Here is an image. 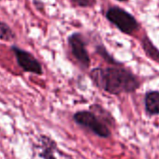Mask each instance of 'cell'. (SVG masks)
<instances>
[{
	"mask_svg": "<svg viewBox=\"0 0 159 159\" xmlns=\"http://www.w3.org/2000/svg\"><path fill=\"white\" fill-rule=\"evenodd\" d=\"M89 75L98 88L114 96L134 93L140 87L138 77L123 66L95 67Z\"/></svg>",
	"mask_w": 159,
	"mask_h": 159,
	"instance_id": "6da1fadb",
	"label": "cell"
},
{
	"mask_svg": "<svg viewBox=\"0 0 159 159\" xmlns=\"http://www.w3.org/2000/svg\"><path fill=\"white\" fill-rule=\"evenodd\" d=\"M73 121L78 125L87 128L96 136L107 139L111 135L109 125H113V117L100 105H92L90 111H79L73 114Z\"/></svg>",
	"mask_w": 159,
	"mask_h": 159,
	"instance_id": "7a4b0ae2",
	"label": "cell"
},
{
	"mask_svg": "<svg viewBox=\"0 0 159 159\" xmlns=\"http://www.w3.org/2000/svg\"><path fill=\"white\" fill-rule=\"evenodd\" d=\"M105 16L111 24L125 35H132L139 29V24L137 19L120 7L113 6L109 8Z\"/></svg>",
	"mask_w": 159,
	"mask_h": 159,
	"instance_id": "3957f363",
	"label": "cell"
},
{
	"mask_svg": "<svg viewBox=\"0 0 159 159\" xmlns=\"http://www.w3.org/2000/svg\"><path fill=\"white\" fill-rule=\"evenodd\" d=\"M67 43L71 54L83 68H89L91 59L86 48V42L81 33H73L67 38Z\"/></svg>",
	"mask_w": 159,
	"mask_h": 159,
	"instance_id": "277c9868",
	"label": "cell"
},
{
	"mask_svg": "<svg viewBox=\"0 0 159 159\" xmlns=\"http://www.w3.org/2000/svg\"><path fill=\"white\" fill-rule=\"evenodd\" d=\"M11 52H13L18 66L24 72L32 73L36 75H42L43 69L40 62L28 51H25L17 45H12L11 47Z\"/></svg>",
	"mask_w": 159,
	"mask_h": 159,
	"instance_id": "5b68a950",
	"label": "cell"
},
{
	"mask_svg": "<svg viewBox=\"0 0 159 159\" xmlns=\"http://www.w3.org/2000/svg\"><path fill=\"white\" fill-rule=\"evenodd\" d=\"M39 156L41 159H56L54 152L57 151L56 142L46 135H41L39 138Z\"/></svg>",
	"mask_w": 159,
	"mask_h": 159,
	"instance_id": "8992f818",
	"label": "cell"
},
{
	"mask_svg": "<svg viewBox=\"0 0 159 159\" xmlns=\"http://www.w3.org/2000/svg\"><path fill=\"white\" fill-rule=\"evenodd\" d=\"M144 110L150 116L159 115V91H148L144 96Z\"/></svg>",
	"mask_w": 159,
	"mask_h": 159,
	"instance_id": "52a82bcc",
	"label": "cell"
},
{
	"mask_svg": "<svg viewBox=\"0 0 159 159\" xmlns=\"http://www.w3.org/2000/svg\"><path fill=\"white\" fill-rule=\"evenodd\" d=\"M141 47L145 54L150 59H152L156 63H159V49L155 47L152 41L146 35H144L141 39Z\"/></svg>",
	"mask_w": 159,
	"mask_h": 159,
	"instance_id": "ba28073f",
	"label": "cell"
},
{
	"mask_svg": "<svg viewBox=\"0 0 159 159\" xmlns=\"http://www.w3.org/2000/svg\"><path fill=\"white\" fill-rule=\"evenodd\" d=\"M16 34L11 29V27L5 22L0 20V40L6 42H11L15 40Z\"/></svg>",
	"mask_w": 159,
	"mask_h": 159,
	"instance_id": "9c48e42d",
	"label": "cell"
},
{
	"mask_svg": "<svg viewBox=\"0 0 159 159\" xmlns=\"http://www.w3.org/2000/svg\"><path fill=\"white\" fill-rule=\"evenodd\" d=\"M96 50H97V52H98L104 60H106L108 63L111 64L112 66H123L122 63H120V62H118L117 60H115V59L109 53V52L107 51V49H106L103 45H98V46L96 47Z\"/></svg>",
	"mask_w": 159,
	"mask_h": 159,
	"instance_id": "30bf717a",
	"label": "cell"
},
{
	"mask_svg": "<svg viewBox=\"0 0 159 159\" xmlns=\"http://www.w3.org/2000/svg\"><path fill=\"white\" fill-rule=\"evenodd\" d=\"M74 7L79 8H93L97 4V0H70Z\"/></svg>",
	"mask_w": 159,
	"mask_h": 159,
	"instance_id": "8fae6325",
	"label": "cell"
},
{
	"mask_svg": "<svg viewBox=\"0 0 159 159\" xmlns=\"http://www.w3.org/2000/svg\"><path fill=\"white\" fill-rule=\"evenodd\" d=\"M34 6L36 7V9L39 11H44V3L41 1V0H33Z\"/></svg>",
	"mask_w": 159,
	"mask_h": 159,
	"instance_id": "7c38bea8",
	"label": "cell"
},
{
	"mask_svg": "<svg viewBox=\"0 0 159 159\" xmlns=\"http://www.w3.org/2000/svg\"><path fill=\"white\" fill-rule=\"evenodd\" d=\"M117 1H119V2H126L127 0H117Z\"/></svg>",
	"mask_w": 159,
	"mask_h": 159,
	"instance_id": "4fadbf2b",
	"label": "cell"
},
{
	"mask_svg": "<svg viewBox=\"0 0 159 159\" xmlns=\"http://www.w3.org/2000/svg\"><path fill=\"white\" fill-rule=\"evenodd\" d=\"M0 1H1V0H0Z\"/></svg>",
	"mask_w": 159,
	"mask_h": 159,
	"instance_id": "5bb4252c",
	"label": "cell"
}]
</instances>
